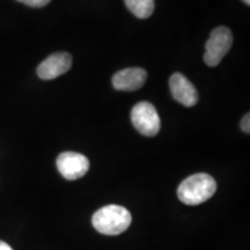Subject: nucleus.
Here are the masks:
<instances>
[{"mask_svg":"<svg viewBox=\"0 0 250 250\" xmlns=\"http://www.w3.org/2000/svg\"><path fill=\"white\" fill-rule=\"evenodd\" d=\"M217 191V183L211 175L193 174L183 181L177 189L179 199L187 205H199L211 198Z\"/></svg>","mask_w":250,"mask_h":250,"instance_id":"obj_1","label":"nucleus"},{"mask_svg":"<svg viewBox=\"0 0 250 250\" xmlns=\"http://www.w3.org/2000/svg\"><path fill=\"white\" fill-rule=\"evenodd\" d=\"M132 217L126 208L120 205H107L94 213L92 224L99 233L118 235L130 227Z\"/></svg>","mask_w":250,"mask_h":250,"instance_id":"obj_2","label":"nucleus"},{"mask_svg":"<svg viewBox=\"0 0 250 250\" xmlns=\"http://www.w3.org/2000/svg\"><path fill=\"white\" fill-rule=\"evenodd\" d=\"M233 45V34L229 28L218 27L212 30L210 39L205 44L204 62L208 66L214 67L220 64Z\"/></svg>","mask_w":250,"mask_h":250,"instance_id":"obj_3","label":"nucleus"},{"mask_svg":"<svg viewBox=\"0 0 250 250\" xmlns=\"http://www.w3.org/2000/svg\"><path fill=\"white\" fill-rule=\"evenodd\" d=\"M131 121L139 133L146 137H154L159 133L161 121L154 105L149 102H139L132 108Z\"/></svg>","mask_w":250,"mask_h":250,"instance_id":"obj_4","label":"nucleus"},{"mask_svg":"<svg viewBox=\"0 0 250 250\" xmlns=\"http://www.w3.org/2000/svg\"><path fill=\"white\" fill-rule=\"evenodd\" d=\"M57 168L64 179L76 181L85 176L89 170V160L80 153L64 152L58 155Z\"/></svg>","mask_w":250,"mask_h":250,"instance_id":"obj_5","label":"nucleus"},{"mask_svg":"<svg viewBox=\"0 0 250 250\" xmlns=\"http://www.w3.org/2000/svg\"><path fill=\"white\" fill-rule=\"evenodd\" d=\"M72 66V57L67 52H56L44 59L37 67V76L42 80H52L62 76Z\"/></svg>","mask_w":250,"mask_h":250,"instance_id":"obj_6","label":"nucleus"},{"mask_svg":"<svg viewBox=\"0 0 250 250\" xmlns=\"http://www.w3.org/2000/svg\"><path fill=\"white\" fill-rule=\"evenodd\" d=\"M169 87L173 98L184 107H193L198 102L196 87L183 74L174 73L169 79Z\"/></svg>","mask_w":250,"mask_h":250,"instance_id":"obj_7","label":"nucleus"},{"mask_svg":"<svg viewBox=\"0 0 250 250\" xmlns=\"http://www.w3.org/2000/svg\"><path fill=\"white\" fill-rule=\"evenodd\" d=\"M147 72L140 67H130L118 71L112 77V86L117 90L133 92L145 85Z\"/></svg>","mask_w":250,"mask_h":250,"instance_id":"obj_8","label":"nucleus"},{"mask_svg":"<svg viewBox=\"0 0 250 250\" xmlns=\"http://www.w3.org/2000/svg\"><path fill=\"white\" fill-rule=\"evenodd\" d=\"M125 6L134 17L139 19H147L154 12V0H124Z\"/></svg>","mask_w":250,"mask_h":250,"instance_id":"obj_9","label":"nucleus"},{"mask_svg":"<svg viewBox=\"0 0 250 250\" xmlns=\"http://www.w3.org/2000/svg\"><path fill=\"white\" fill-rule=\"evenodd\" d=\"M19 2H22V4L30 6V7H44L49 4L51 0H18Z\"/></svg>","mask_w":250,"mask_h":250,"instance_id":"obj_10","label":"nucleus"},{"mask_svg":"<svg viewBox=\"0 0 250 250\" xmlns=\"http://www.w3.org/2000/svg\"><path fill=\"white\" fill-rule=\"evenodd\" d=\"M241 129L243 132L250 133V115H249V112L247 115H245V117L242 118Z\"/></svg>","mask_w":250,"mask_h":250,"instance_id":"obj_11","label":"nucleus"},{"mask_svg":"<svg viewBox=\"0 0 250 250\" xmlns=\"http://www.w3.org/2000/svg\"><path fill=\"white\" fill-rule=\"evenodd\" d=\"M0 250H13L11 248V246L4 241H0Z\"/></svg>","mask_w":250,"mask_h":250,"instance_id":"obj_12","label":"nucleus"},{"mask_svg":"<svg viewBox=\"0 0 250 250\" xmlns=\"http://www.w3.org/2000/svg\"><path fill=\"white\" fill-rule=\"evenodd\" d=\"M242 1H243V2H246L247 5H250V0H242Z\"/></svg>","mask_w":250,"mask_h":250,"instance_id":"obj_13","label":"nucleus"}]
</instances>
